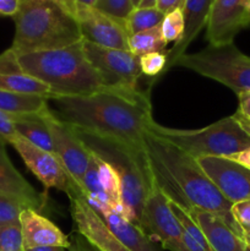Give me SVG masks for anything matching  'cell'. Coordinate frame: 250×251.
Listing matches in <instances>:
<instances>
[{
  "label": "cell",
  "mask_w": 250,
  "mask_h": 251,
  "mask_svg": "<svg viewBox=\"0 0 250 251\" xmlns=\"http://www.w3.org/2000/svg\"><path fill=\"white\" fill-rule=\"evenodd\" d=\"M149 131L171 142L195 159L229 157L250 149V136L232 115L199 130L172 129L153 122Z\"/></svg>",
  "instance_id": "cell-6"
},
{
  "label": "cell",
  "mask_w": 250,
  "mask_h": 251,
  "mask_svg": "<svg viewBox=\"0 0 250 251\" xmlns=\"http://www.w3.org/2000/svg\"><path fill=\"white\" fill-rule=\"evenodd\" d=\"M131 2H132V6H134V9H135V7L139 6V4L141 2V0H131Z\"/></svg>",
  "instance_id": "cell-44"
},
{
  "label": "cell",
  "mask_w": 250,
  "mask_h": 251,
  "mask_svg": "<svg viewBox=\"0 0 250 251\" xmlns=\"http://www.w3.org/2000/svg\"><path fill=\"white\" fill-rule=\"evenodd\" d=\"M164 19V14L154 7H135L125 19V29L127 34L132 36L139 32L147 31L159 26Z\"/></svg>",
  "instance_id": "cell-26"
},
{
  "label": "cell",
  "mask_w": 250,
  "mask_h": 251,
  "mask_svg": "<svg viewBox=\"0 0 250 251\" xmlns=\"http://www.w3.org/2000/svg\"><path fill=\"white\" fill-rule=\"evenodd\" d=\"M184 28H185V22H184L183 9L172 10L168 14L164 15V19L161 24V29L167 43L174 42L176 44L178 42H180L184 34Z\"/></svg>",
  "instance_id": "cell-28"
},
{
  "label": "cell",
  "mask_w": 250,
  "mask_h": 251,
  "mask_svg": "<svg viewBox=\"0 0 250 251\" xmlns=\"http://www.w3.org/2000/svg\"><path fill=\"white\" fill-rule=\"evenodd\" d=\"M21 0H0V16L14 17L20 9Z\"/></svg>",
  "instance_id": "cell-35"
},
{
  "label": "cell",
  "mask_w": 250,
  "mask_h": 251,
  "mask_svg": "<svg viewBox=\"0 0 250 251\" xmlns=\"http://www.w3.org/2000/svg\"><path fill=\"white\" fill-rule=\"evenodd\" d=\"M17 64L22 73L48 86L49 97H82L108 88L86 58L82 41L65 48L17 55Z\"/></svg>",
  "instance_id": "cell-3"
},
{
  "label": "cell",
  "mask_w": 250,
  "mask_h": 251,
  "mask_svg": "<svg viewBox=\"0 0 250 251\" xmlns=\"http://www.w3.org/2000/svg\"><path fill=\"white\" fill-rule=\"evenodd\" d=\"M9 144L16 150L27 168L47 189L64 191L68 196L74 193H81L77 184L71 179L55 154L34 146L20 135L10 140Z\"/></svg>",
  "instance_id": "cell-11"
},
{
  "label": "cell",
  "mask_w": 250,
  "mask_h": 251,
  "mask_svg": "<svg viewBox=\"0 0 250 251\" xmlns=\"http://www.w3.org/2000/svg\"><path fill=\"white\" fill-rule=\"evenodd\" d=\"M95 7L123 22L134 10L131 0H97Z\"/></svg>",
  "instance_id": "cell-31"
},
{
  "label": "cell",
  "mask_w": 250,
  "mask_h": 251,
  "mask_svg": "<svg viewBox=\"0 0 250 251\" xmlns=\"http://www.w3.org/2000/svg\"><path fill=\"white\" fill-rule=\"evenodd\" d=\"M82 48L105 87H139L137 82L142 76L140 56L130 50L104 48L85 39H82Z\"/></svg>",
  "instance_id": "cell-10"
},
{
  "label": "cell",
  "mask_w": 250,
  "mask_h": 251,
  "mask_svg": "<svg viewBox=\"0 0 250 251\" xmlns=\"http://www.w3.org/2000/svg\"><path fill=\"white\" fill-rule=\"evenodd\" d=\"M47 112L38 114L14 115V124L17 134L31 142L34 146L44 150L47 152L54 153L53 140H51L50 130L47 124Z\"/></svg>",
  "instance_id": "cell-21"
},
{
  "label": "cell",
  "mask_w": 250,
  "mask_h": 251,
  "mask_svg": "<svg viewBox=\"0 0 250 251\" xmlns=\"http://www.w3.org/2000/svg\"><path fill=\"white\" fill-rule=\"evenodd\" d=\"M90 150V149H88ZM91 151V150H90ZM92 153L95 163L97 166L98 178H100V183L104 193L109 198L110 202H112L113 207L117 212L123 215V205H122V194H120V179L115 169L108 163L107 161L100 158L96 153Z\"/></svg>",
  "instance_id": "cell-24"
},
{
  "label": "cell",
  "mask_w": 250,
  "mask_h": 251,
  "mask_svg": "<svg viewBox=\"0 0 250 251\" xmlns=\"http://www.w3.org/2000/svg\"><path fill=\"white\" fill-rule=\"evenodd\" d=\"M47 124L50 130L54 153L71 179L80 188L83 176L90 166L91 151L77 131L54 117L50 110L47 114Z\"/></svg>",
  "instance_id": "cell-12"
},
{
  "label": "cell",
  "mask_w": 250,
  "mask_h": 251,
  "mask_svg": "<svg viewBox=\"0 0 250 251\" xmlns=\"http://www.w3.org/2000/svg\"><path fill=\"white\" fill-rule=\"evenodd\" d=\"M238 100H239L238 112L244 115V117L250 118V91H244V92L239 93Z\"/></svg>",
  "instance_id": "cell-37"
},
{
  "label": "cell",
  "mask_w": 250,
  "mask_h": 251,
  "mask_svg": "<svg viewBox=\"0 0 250 251\" xmlns=\"http://www.w3.org/2000/svg\"><path fill=\"white\" fill-rule=\"evenodd\" d=\"M75 1L81 2V4L91 5V6H95V4H96V2H97V0H75Z\"/></svg>",
  "instance_id": "cell-42"
},
{
  "label": "cell",
  "mask_w": 250,
  "mask_h": 251,
  "mask_svg": "<svg viewBox=\"0 0 250 251\" xmlns=\"http://www.w3.org/2000/svg\"><path fill=\"white\" fill-rule=\"evenodd\" d=\"M211 5L212 0H185L183 7L184 22H185L184 34L180 42L174 44L173 48L168 51V64L166 70L173 68V64L175 63L176 59L185 54L189 44L198 37L203 27L207 26Z\"/></svg>",
  "instance_id": "cell-19"
},
{
  "label": "cell",
  "mask_w": 250,
  "mask_h": 251,
  "mask_svg": "<svg viewBox=\"0 0 250 251\" xmlns=\"http://www.w3.org/2000/svg\"><path fill=\"white\" fill-rule=\"evenodd\" d=\"M185 0H158L156 7L164 15L175 9H183Z\"/></svg>",
  "instance_id": "cell-36"
},
{
  "label": "cell",
  "mask_w": 250,
  "mask_h": 251,
  "mask_svg": "<svg viewBox=\"0 0 250 251\" xmlns=\"http://www.w3.org/2000/svg\"><path fill=\"white\" fill-rule=\"evenodd\" d=\"M16 55L65 48L82 41L80 27L59 0H21L14 17Z\"/></svg>",
  "instance_id": "cell-4"
},
{
  "label": "cell",
  "mask_w": 250,
  "mask_h": 251,
  "mask_svg": "<svg viewBox=\"0 0 250 251\" xmlns=\"http://www.w3.org/2000/svg\"><path fill=\"white\" fill-rule=\"evenodd\" d=\"M145 149L156 184L172 202L185 211L195 207L218 216L243 239L244 232L230 212L233 203L220 193L194 157L150 131Z\"/></svg>",
  "instance_id": "cell-2"
},
{
  "label": "cell",
  "mask_w": 250,
  "mask_h": 251,
  "mask_svg": "<svg viewBox=\"0 0 250 251\" xmlns=\"http://www.w3.org/2000/svg\"><path fill=\"white\" fill-rule=\"evenodd\" d=\"M0 251H25L20 223L0 227Z\"/></svg>",
  "instance_id": "cell-30"
},
{
  "label": "cell",
  "mask_w": 250,
  "mask_h": 251,
  "mask_svg": "<svg viewBox=\"0 0 250 251\" xmlns=\"http://www.w3.org/2000/svg\"><path fill=\"white\" fill-rule=\"evenodd\" d=\"M0 90L47 98L50 95V90L46 83L24 73L0 74Z\"/></svg>",
  "instance_id": "cell-23"
},
{
  "label": "cell",
  "mask_w": 250,
  "mask_h": 251,
  "mask_svg": "<svg viewBox=\"0 0 250 251\" xmlns=\"http://www.w3.org/2000/svg\"><path fill=\"white\" fill-rule=\"evenodd\" d=\"M113 235L130 251H157L141 228L115 210L96 212Z\"/></svg>",
  "instance_id": "cell-20"
},
{
  "label": "cell",
  "mask_w": 250,
  "mask_h": 251,
  "mask_svg": "<svg viewBox=\"0 0 250 251\" xmlns=\"http://www.w3.org/2000/svg\"><path fill=\"white\" fill-rule=\"evenodd\" d=\"M26 251H65V248L60 247H42V248H33Z\"/></svg>",
  "instance_id": "cell-40"
},
{
  "label": "cell",
  "mask_w": 250,
  "mask_h": 251,
  "mask_svg": "<svg viewBox=\"0 0 250 251\" xmlns=\"http://www.w3.org/2000/svg\"><path fill=\"white\" fill-rule=\"evenodd\" d=\"M74 16L82 39L104 48L129 50V34L123 21L104 14L91 5L75 0H59Z\"/></svg>",
  "instance_id": "cell-9"
},
{
  "label": "cell",
  "mask_w": 250,
  "mask_h": 251,
  "mask_svg": "<svg viewBox=\"0 0 250 251\" xmlns=\"http://www.w3.org/2000/svg\"><path fill=\"white\" fill-rule=\"evenodd\" d=\"M137 226L152 243H159L166 250L189 251L183 243V228L171 208V200L157 184L145 201Z\"/></svg>",
  "instance_id": "cell-8"
},
{
  "label": "cell",
  "mask_w": 250,
  "mask_h": 251,
  "mask_svg": "<svg viewBox=\"0 0 250 251\" xmlns=\"http://www.w3.org/2000/svg\"><path fill=\"white\" fill-rule=\"evenodd\" d=\"M196 162L229 202L250 200V169L225 157H201Z\"/></svg>",
  "instance_id": "cell-14"
},
{
  "label": "cell",
  "mask_w": 250,
  "mask_h": 251,
  "mask_svg": "<svg viewBox=\"0 0 250 251\" xmlns=\"http://www.w3.org/2000/svg\"><path fill=\"white\" fill-rule=\"evenodd\" d=\"M47 100L51 114L77 132L134 149H145V137L154 122L150 90L139 87H108L90 96Z\"/></svg>",
  "instance_id": "cell-1"
},
{
  "label": "cell",
  "mask_w": 250,
  "mask_h": 251,
  "mask_svg": "<svg viewBox=\"0 0 250 251\" xmlns=\"http://www.w3.org/2000/svg\"><path fill=\"white\" fill-rule=\"evenodd\" d=\"M77 134L93 153L115 169L120 179L123 216L137 225L145 201L156 185L146 149H134L93 135Z\"/></svg>",
  "instance_id": "cell-5"
},
{
  "label": "cell",
  "mask_w": 250,
  "mask_h": 251,
  "mask_svg": "<svg viewBox=\"0 0 250 251\" xmlns=\"http://www.w3.org/2000/svg\"><path fill=\"white\" fill-rule=\"evenodd\" d=\"M5 144L0 140V194L21 199L39 212L47 203L46 196L38 193L15 168L7 156Z\"/></svg>",
  "instance_id": "cell-18"
},
{
  "label": "cell",
  "mask_w": 250,
  "mask_h": 251,
  "mask_svg": "<svg viewBox=\"0 0 250 251\" xmlns=\"http://www.w3.org/2000/svg\"><path fill=\"white\" fill-rule=\"evenodd\" d=\"M243 239H244L245 244H247L248 247H249V249H250V230H249V232L244 233V237H243Z\"/></svg>",
  "instance_id": "cell-43"
},
{
  "label": "cell",
  "mask_w": 250,
  "mask_h": 251,
  "mask_svg": "<svg viewBox=\"0 0 250 251\" xmlns=\"http://www.w3.org/2000/svg\"><path fill=\"white\" fill-rule=\"evenodd\" d=\"M233 218L238 223L243 232L250 230V200L240 201V202L233 203L230 207Z\"/></svg>",
  "instance_id": "cell-32"
},
{
  "label": "cell",
  "mask_w": 250,
  "mask_h": 251,
  "mask_svg": "<svg viewBox=\"0 0 250 251\" xmlns=\"http://www.w3.org/2000/svg\"><path fill=\"white\" fill-rule=\"evenodd\" d=\"M158 0H141L137 7H154Z\"/></svg>",
  "instance_id": "cell-41"
},
{
  "label": "cell",
  "mask_w": 250,
  "mask_h": 251,
  "mask_svg": "<svg viewBox=\"0 0 250 251\" xmlns=\"http://www.w3.org/2000/svg\"><path fill=\"white\" fill-rule=\"evenodd\" d=\"M70 251H100L96 249L95 247L90 244L82 235H80L78 233H73L70 238Z\"/></svg>",
  "instance_id": "cell-34"
},
{
  "label": "cell",
  "mask_w": 250,
  "mask_h": 251,
  "mask_svg": "<svg viewBox=\"0 0 250 251\" xmlns=\"http://www.w3.org/2000/svg\"><path fill=\"white\" fill-rule=\"evenodd\" d=\"M25 251L33 248L60 247L69 249L70 238L51 221L33 208H26L20 216Z\"/></svg>",
  "instance_id": "cell-16"
},
{
  "label": "cell",
  "mask_w": 250,
  "mask_h": 251,
  "mask_svg": "<svg viewBox=\"0 0 250 251\" xmlns=\"http://www.w3.org/2000/svg\"><path fill=\"white\" fill-rule=\"evenodd\" d=\"M250 26V0H213L206 26L212 46L234 43L240 31Z\"/></svg>",
  "instance_id": "cell-13"
},
{
  "label": "cell",
  "mask_w": 250,
  "mask_h": 251,
  "mask_svg": "<svg viewBox=\"0 0 250 251\" xmlns=\"http://www.w3.org/2000/svg\"><path fill=\"white\" fill-rule=\"evenodd\" d=\"M225 158L230 159V161L235 162V163L240 164V166L245 167V168L250 169V149L244 150V151L239 152V153H235L233 156L225 157Z\"/></svg>",
  "instance_id": "cell-38"
},
{
  "label": "cell",
  "mask_w": 250,
  "mask_h": 251,
  "mask_svg": "<svg viewBox=\"0 0 250 251\" xmlns=\"http://www.w3.org/2000/svg\"><path fill=\"white\" fill-rule=\"evenodd\" d=\"M26 208H32L26 201L0 194V227L20 223V216Z\"/></svg>",
  "instance_id": "cell-27"
},
{
  "label": "cell",
  "mask_w": 250,
  "mask_h": 251,
  "mask_svg": "<svg viewBox=\"0 0 250 251\" xmlns=\"http://www.w3.org/2000/svg\"><path fill=\"white\" fill-rule=\"evenodd\" d=\"M168 64V51H157V53L145 54L140 56V66L142 75L147 77H157L166 71Z\"/></svg>",
  "instance_id": "cell-29"
},
{
  "label": "cell",
  "mask_w": 250,
  "mask_h": 251,
  "mask_svg": "<svg viewBox=\"0 0 250 251\" xmlns=\"http://www.w3.org/2000/svg\"><path fill=\"white\" fill-rule=\"evenodd\" d=\"M186 212L202 230L213 251H250L244 240L235 234L218 216L195 207Z\"/></svg>",
  "instance_id": "cell-17"
},
{
  "label": "cell",
  "mask_w": 250,
  "mask_h": 251,
  "mask_svg": "<svg viewBox=\"0 0 250 251\" xmlns=\"http://www.w3.org/2000/svg\"><path fill=\"white\" fill-rule=\"evenodd\" d=\"M212 1H213V0H212Z\"/></svg>",
  "instance_id": "cell-45"
},
{
  "label": "cell",
  "mask_w": 250,
  "mask_h": 251,
  "mask_svg": "<svg viewBox=\"0 0 250 251\" xmlns=\"http://www.w3.org/2000/svg\"><path fill=\"white\" fill-rule=\"evenodd\" d=\"M0 110L12 115L38 114L48 110L47 97L0 90Z\"/></svg>",
  "instance_id": "cell-22"
},
{
  "label": "cell",
  "mask_w": 250,
  "mask_h": 251,
  "mask_svg": "<svg viewBox=\"0 0 250 251\" xmlns=\"http://www.w3.org/2000/svg\"><path fill=\"white\" fill-rule=\"evenodd\" d=\"M68 198L70 200V212L76 232L82 235L92 247L100 251H130L105 227L82 194L74 193Z\"/></svg>",
  "instance_id": "cell-15"
},
{
  "label": "cell",
  "mask_w": 250,
  "mask_h": 251,
  "mask_svg": "<svg viewBox=\"0 0 250 251\" xmlns=\"http://www.w3.org/2000/svg\"><path fill=\"white\" fill-rule=\"evenodd\" d=\"M17 131L15 129L14 115L0 110V140L9 144L11 139L17 136Z\"/></svg>",
  "instance_id": "cell-33"
},
{
  "label": "cell",
  "mask_w": 250,
  "mask_h": 251,
  "mask_svg": "<svg viewBox=\"0 0 250 251\" xmlns=\"http://www.w3.org/2000/svg\"><path fill=\"white\" fill-rule=\"evenodd\" d=\"M167 44L168 43L162 34L161 25L129 37V50L137 56L157 51H166Z\"/></svg>",
  "instance_id": "cell-25"
},
{
  "label": "cell",
  "mask_w": 250,
  "mask_h": 251,
  "mask_svg": "<svg viewBox=\"0 0 250 251\" xmlns=\"http://www.w3.org/2000/svg\"><path fill=\"white\" fill-rule=\"evenodd\" d=\"M173 66L211 78L227 86L235 95L250 91V56L243 54L234 43L212 46L196 53L183 54Z\"/></svg>",
  "instance_id": "cell-7"
},
{
  "label": "cell",
  "mask_w": 250,
  "mask_h": 251,
  "mask_svg": "<svg viewBox=\"0 0 250 251\" xmlns=\"http://www.w3.org/2000/svg\"><path fill=\"white\" fill-rule=\"evenodd\" d=\"M232 117L234 118L235 122L240 125V127H242V129L244 130V131L250 136V118L244 117V115L240 114L238 110L232 115Z\"/></svg>",
  "instance_id": "cell-39"
}]
</instances>
